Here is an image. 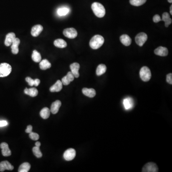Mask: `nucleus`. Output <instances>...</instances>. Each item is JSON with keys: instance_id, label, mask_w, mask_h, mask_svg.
<instances>
[{"instance_id": "nucleus-32", "label": "nucleus", "mask_w": 172, "mask_h": 172, "mask_svg": "<svg viewBox=\"0 0 172 172\" xmlns=\"http://www.w3.org/2000/svg\"><path fill=\"white\" fill-rule=\"evenodd\" d=\"M33 152L34 155L37 158H39L42 157V154L39 147L35 146L34 147H33Z\"/></svg>"}, {"instance_id": "nucleus-28", "label": "nucleus", "mask_w": 172, "mask_h": 172, "mask_svg": "<svg viewBox=\"0 0 172 172\" xmlns=\"http://www.w3.org/2000/svg\"><path fill=\"white\" fill-rule=\"evenodd\" d=\"M106 66L104 64H100L98 66L96 69V74L99 76L102 75L106 72Z\"/></svg>"}, {"instance_id": "nucleus-22", "label": "nucleus", "mask_w": 172, "mask_h": 172, "mask_svg": "<svg viewBox=\"0 0 172 172\" xmlns=\"http://www.w3.org/2000/svg\"><path fill=\"white\" fill-rule=\"evenodd\" d=\"M24 92L26 94L29 95L32 97H36L38 95V92L37 89L35 88H26L24 90Z\"/></svg>"}, {"instance_id": "nucleus-10", "label": "nucleus", "mask_w": 172, "mask_h": 172, "mask_svg": "<svg viewBox=\"0 0 172 172\" xmlns=\"http://www.w3.org/2000/svg\"><path fill=\"white\" fill-rule=\"evenodd\" d=\"M2 149V153L3 156H9L11 155V151L9 148L8 145L6 142H2L0 145Z\"/></svg>"}, {"instance_id": "nucleus-25", "label": "nucleus", "mask_w": 172, "mask_h": 172, "mask_svg": "<svg viewBox=\"0 0 172 172\" xmlns=\"http://www.w3.org/2000/svg\"><path fill=\"white\" fill-rule=\"evenodd\" d=\"M54 44L57 47L63 48L67 47V43L64 40L62 39H57L54 42Z\"/></svg>"}, {"instance_id": "nucleus-11", "label": "nucleus", "mask_w": 172, "mask_h": 172, "mask_svg": "<svg viewBox=\"0 0 172 172\" xmlns=\"http://www.w3.org/2000/svg\"><path fill=\"white\" fill-rule=\"evenodd\" d=\"M70 69L72 73L74 76L75 78H78L80 76L79 69L80 68V65L79 63H74L71 64L70 66Z\"/></svg>"}, {"instance_id": "nucleus-15", "label": "nucleus", "mask_w": 172, "mask_h": 172, "mask_svg": "<svg viewBox=\"0 0 172 172\" xmlns=\"http://www.w3.org/2000/svg\"><path fill=\"white\" fill-rule=\"evenodd\" d=\"M20 44V40L18 38H15L11 46L12 53L14 55L17 54L19 52V45Z\"/></svg>"}, {"instance_id": "nucleus-30", "label": "nucleus", "mask_w": 172, "mask_h": 172, "mask_svg": "<svg viewBox=\"0 0 172 172\" xmlns=\"http://www.w3.org/2000/svg\"><path fill=\"white\" fill-rule=\"evenodd\" d=\"M69 9L67 7H61L57 10V14L59 16H65L68 14L69 12Z\"/></svg>"}, {"instance_id": "nucleus-16", "label": "nucleus", "mask_w": 172, "mask_h": 172, "mask_svg": "<svg viewBox=\"0 0 172 172\" xmlns=\"http://www.w3.org/2000/svg\"><path fill=\"white\" fill-rule=\"evenodd\" d=\"M61 106V102L60 100H57L54 101L51 105L50 112L53 114L57 113L59 112L60 107Z\"/></svg>"}, {"instance_id": "nucleus-3", "label": "nucleus", "mask_w": 172, "mask_h": 172, "mask_svg": "<svg viewBox=\"0 0 172 172\" xmlns=\"http://www.w3.org/2000/svg\"><path fill=\"white\" fill-rule=\"evenodd\" d=\"M140 76L141 79L143 81L147 82L151 79L152 74L150 69L148 67H143L140 71Z\"/></svg>"}, {"instance_id": "nucleus-5", "label": "nucleus", "mask_w": 172, "mask_h": 172, "mask_svg": "<svg viewBox=\"0 0 172 172\" xmlns=\"http://www.w3.org/2000/svg\"><path fill=\"white\" fill-rule=\"evenodd\" d=\"M142 172H158V168L156 164L154 162H150L147 163L144 166L142 169Z\"/></svg>"}, {"instance_id": "nucleus-42", "label": "nucleus", "mask_w": 172, "mask_h": 172, "mask_svg": "<svg viewBox=\"0 0 172 172\" xmlns=\"http://www.w3.org/2000/svg\"><path fill=\"white\" fill-rule=\"evenodd\" d=\"M168 2H170V3H172V0H168Z\"/></svg>"}, {"instance_id": "nucleus-8", "label": "nucleus", "mask_w": 172, "mask_h": 172, "mask_svg": "<svg viewBox=\"0 0 172 172\" xmlns=\"http://www.w3.org/2000/svg\"><path fill=\"white\" fill-rule=\"evenodd\" d=\"M76 155V152L75 150L73 148H69L65 151L63 156L66 161H70L75 158Z\"/></svg>"}, {"instance_id": "nucleus-20", "label": "nucleus", "mask_w": 172, "mask_h": 172, "mask_svg": "<svg viewBox=\"0 0 172 172\" xmlns=\"http://www.w3.org/2000/svg\"><path fill=\"white\" fill-rule=\"evenodd\" d=\"M120 41L123 45L125 46H129L132 43L131 37L127 35H123L120 37Z\"/></svg>"}, {"instance_id": "nucleus-24", "label": "nucleus", "mask_w": 172, "mask_h": 172, "mask_svg": "<svg viewBox=\"0 0 172 172\" xmlns=\"http://www.w3.org/2000/svg\"><path fill=\"white\" fill-rule=\"evenodd\" d=\"M39 67L42 70H47L51 68V64L48 60L44 59L40 62Z\"/></svg>"}, {"instance_id": "nucleus-31", "label": "nucleus", "mask_w": 172, "mask_h": 172, "mask_svg": "<svg viewBox=\"0 0 172 172\" xmlns=\"http://www.w3.org/2000/svg\"><path fill=\"white\" fill-rule=\"evenodd\" d=\"M147 0H130V2L132 6H139L145 4Z\"/></svg>"}, {"instance_id": "nucleus-21", "label": "nucleus", "mask_w": 172, "mask_h": 172, "mask_svg": "<svg viewBox=\"0 0 172 172\" xmlns=\"http://www.w3.org/2000/svg\"><path fill=\"white\" fill-rule=\"evenodd\" d=\"M123 105L126 110L131 109L133 106V101L131 98H127L123 100Z\"/></svg>"}, {"instance_id": "nucleus-12", "label": "nucleus", "mask_w": 172, "mask_h": 172, "mask_svg": "<svg viewBox=\"0 0 172 172\" xmlns=\"http://www.w3.org/2000/svg\"><path fill=\"white\" fill-rule=\"evenodd\" d=\"M14 168V166H12L7 161L0 162V172H3L6 170H13Z\"/></svg>"}, {"instance_id": "nucleus-1", "label": "nucleus", "mask_w": 172, "mask_h": 172, "mask_svg": "<svg viewBox=\"0 0 172 172\" xmlns=\"http://www.w3.org/2000/svg\"><path fill=\"white\" fill-rule=\"evenodd\" d=\"M92 9L95 15L99 18H102L106 14V11L104 7L101 3L95 2L92 3Z\"/></svg>"}, {"instance_id": "nucleus-37", "label": "nucleus", "mask_w": 172, "mask_h": 172, "mask_svg": "<svg viewBox=\"0 0 172 172\" xmlns=\"http://www.w3.org/2000/svg\"><path fill=\"white\" fill-rule=\"evenodd\" d=\"M8 124V122L6 121H0V127L6 126Z\"/></svg>"}, {"instance_id": "nucleus-19", "label": "nucleus", "mask_w": 172, "mask_h": 172, "mask_svg": "<svg viewBox=\"0 0 172 172\" xmlns=\"http://www.w3.org/2000/svg\"><path fill=\"white\" fill-rule=\"evenodd\" d=\"M82 92L84 95L89 98H93L96 94V92L93 88H83Z\"/></svg>"}, {"instance_id": "nucleus-33", "label": "nucleus", "mask_w": 172, "mask_h": 172, "mask_svg": "<svg viewBox=\"0 0 172 172\" xmlns=\"http://www.w3.org/2000/svg\"><path fill=\"white\" fill-rule=\"evenodd\" d=\"M29 137H30V139L33 140L37 141L39 138V135H38V134L36 133L31 132V133H29Z\"/></svg>"}, {"instance_id": "nucleus-4", "label": "nucleus", "mask_w": 172, "mask_h": 172, "mask_svg": "<svg viewBox=\"0 0 172 172\" xmlns=\"http://www.w3.org/2000/svg\"><path fill=\"white\" fill-rule=\"evenodd\" d=\"M11 65L6 63L0 64V77L3 78L8 76L12 72Z\"/></svg>"}, {"instance_id": "nucleus-18", "label": "nucleus", "mask_w": 172, "mask_h": 172, "mask_svg": "<svg viewBox=\"0 0 172 172\" xmlns=\"http://www.w3.org/2000/svg\"><path fill=\"white\" fill-rule=\"evenodd\" d=\"M63 88V84L61 81L59 80H57L56 83L51 87L50 88V91L51 92H59Z\"/></svg>"}, {"instance_id": "nucleus-23", "label": "nucleus", "mask_w": 172, "mask_h": 172, "mask_svg": "<svg viewBox=\"0 0 172 172\" xmlns=\"http://www.w3.org/2000/svg\"><path fill=\"white\" fill-rule=\"evenodd\" d=\"M165 22V27H168L169 25H171L172 22V19L170 17V15L168 13H164L162 14V20Z\"/></svg>"}, {"instance_id": "nucleus-29", "label": "nucleus", "mask_w": 172, "mask_h": 172, "mask_svg": "<svg viewBox=\"0 0 172 172\" xmlns=\"http://www.w3.org/2000/svg\"><path fill=\"white\" fill-rule=\"evenodd\" d=\"M32 59L34 61L39 63L41 61V56L40 54L36 50H34L32 55Z\"/></svg>"}, {"instance_id": "nucleus-6", "label": "nucleus", "mask_w": 172, "mask_h": 172, "mask_svg": "<svg viewBox=\"0 0 172 172\" xmlns=\"http://www.w3.org/2000/svg\"><path fill=\"white\" fill-rule=\"evenodd\" d=\"M148 36L145 33H140L138 34L136 37H135V42L136 44L139 46L140 47H142L145 43L147 40Z\"/></svg>"}, {"instance_id": "nucleus-35", "label": "nucleus", "mask_w": 172, "mask_h": 172, "mask_svg": "<svg viewBox=\"0 0 172 172\" xmlns=\"http://www.w3.org/2000/svg\"><path fill=\"white\" fill-rule=\"evenodd\" d=\"M166 81L169 84H172V74H168L166 76Z\"/></svg>"}, {"instance_id": "nucleus-9", "label": "nucleus", "mask_w": 172, "mask_h": 172, "mask_svg": "<svg viewBox=\"0 0 172 172\" xmlns=\"http://www.w3.org/2000/svg\"><path fill=\"white\" fill-rule=\"evenodd\" d=\"M75 76L73 75L71 71L68 72L66 76H64L62 79L61 82L62 84H63L65 86L69 85L70 82H72L74 80Z\"/></svg>"}, {"instance_id": "nucleus-26", "label": "nucleus", "mask_w": 172, "mask_h": 172, "mask_svg": "<svg viewBox=\"0 0 172 172\" xmlns=\"http://www.w3.org/2000/svg\"><path fill=\"white\" fill-rule=\"evenodd\" d=\"M50 113L51 112H50V109L48 108H44L40 111V115L43 119H47L50 116Z\"/></svg>"}, {"instance_id": "nucleus-40", "label": "nucleus", "mask_w": 172, "mask_h": 172, "mask_svg": "<svg viewBox=\"0 0 172 172\" xmlns=\"http://www.w3.org/2000/svg\"><path fill=\"white\" fill-rule=\"evenodd\" d=\"M35 146L39 147L41 145V143L39 141H37L35 143Z\"/></svg>"}, {"instance_id": "nucleus-36", "label": "nucleus", "mask_w": 172, "mask_h": 172, "mask_svg": "<svg viewBox=\"0 0 172 172\" xmlns=\"http://www.w3.org/2000/svg\"><path fill=\"white\" fill-rule=\"evenodd\" d=\"M153 21L155 23H158L159 22L162 21V19L159 15L156 14L153 17Z\"/></svg>"}, {"instance_id": "nucleus-39", "label": "nucleus", "mask_w": 172, "mask_h": 172, "mask_svg": "<svg viewBox=\"0 0 172 172\" xmlns=\"http://www.w3.org/2000/svg\"><path fill=\"white\" fill-rule=\"evenodd\" d=\"M40 83V80L39 79H36L35 80V85L34 86H38V85H39Z\"/></svg>"}, {"instance_id": "nucleus-14", "label": "nucleus", "mask_w": 172, "mask_h": 172, "mask_svg": "<svg viewBox=\"0 0 172 172\" xmlns=\"http://www.w3.org/2000/svg\"><path fill=\"white\" fill-rule=\"evenodd\" d=\"M154 53L157 55L166 56L168 55V49L165 47H159L154 50Z\"/></svg>"}, {"instance_id": "nucleus-34", "label": "nucleus", "mask_w": 172, "mask_h": 172, "mask_svg": "<svg viewBox=\"0 0 172 172\" xmlns=\"http://www.w3.org/2000/svg\"><path fill=\"white\" fill-rule=\"evenodd\" d=\"M26 81L28 83L29 85L30 86H34L35 80H33L30 77H27L26 79Z\"/></svg>"}, {"instance_id": "nucleus-38", "label": "nucleus", "mask_w": 172, "mask_h": 172, "mask_svg": "<svg viewBox=\"0 0 172 172\" xmlns=\"http://www.w3.org/2000/svg\"><path fill=\"white\" fill-rule=\"evenodd\" d=\"M32 130H33V127L32 125H28L27 127V129L26 130V132L28 133H30L31 132H32Z\"/></svg>"}, {"instance_id": "nucleus-27", "label": "nucleus", "mask_w": 172, "mask_h": 172, "mask_svg": "<svg viewBox=\"0 0 172 172\" xmlns=\"http://www.w3.org/2000/svg\"><path fill=\"white\" fill-rule=\"evenodd\" d=\"M31 168V165L28 162H23L18 169L19 172H28Z\"/></svg>"}, {"instance_id": "nucleus-2", "label": "nucleus", "mask_w": 172, "mask_h": 172, "mask_svg": "<svg viewBox=\"0 0 172 172\" xmlns=\"http://www.w3.org/2000/svg\"><path fill=\"white\" fill-rule=\"evenodd\" d=\"M104 39L103 36L100 35H95L92 37L89 42L90 47L93 49H97L103 45Z\"/></svg>"}, {"instance_id": "nucleus-41", "label": "nucleus", "mask_w": 172, "mask_h": 172, "mask_svg": "<svg viewBox=\"0 0 172 172\" xmlns=\"http://www.w3.org/2000/svg\"><path fill=\"white\" fill-rule=\"evenodd\" d=\"M170 12L171 15H172V6H170Z\"/></svg>"}, {"instance_id": "nucleus-7", "label": "nucleus", "mask_w": 172, "mask_h": 172, "mask_svg": "<svg viewBox=\"0 0 172 172\" xmlns=\"http://www.w3.org/2000/svg\"><path fill=\"white\" fill-rule=\"evenodd\" d=\"M63 34L68 38L74 39L78 35V32L74 28H68L65 29L63 31Z\"/></svg>"}, {"instance_id": "nucleus-17", "label": "nucleus", "mask_w": 172, "mask_h": 172, "mask_svg": "<svg viewBox=\"0 0 172 172\" xmlns=\"http://www.w3.org/2000/svg\"><path fill=\"white\" fill-rule=\"evenodd\" d=\"M16 38L15 34L14 33H10L6 36L4 44L7 47L11 46L14 39Z\"/></svg>"}, {"instance_id": "nucleus-13", "label": "nucleus", "mask_w": 172, "mask_h": 172, "mask_svg": "<svg viewBox=\"0 0 172 172\" xmlns=\"http://www.w3.org/2000/svg\"><path fill=\"white\" fill-rule=\"evenodd\" d=\"M43 30V27L41 25H37L34 26L31 30V35L34 37H37Z\"/></svg>"}]
</instances>
